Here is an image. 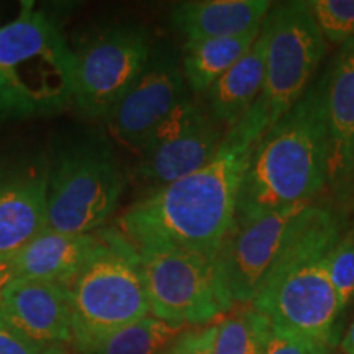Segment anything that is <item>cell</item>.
<instances>
[{
    "instance_id": "6da1fadb",
    "label": "cell",
    "mask_w": 354,
    "mask_h": 354,
    "mask_svg": "<svg viewBox=\"0 0 354 354\" xmlns=\"http://www.w3.org/2000/svg\"><path fill=\"white\" fill-rule=\"evenodd\" d=\"M258 141L233 127L214 161L131 203L117 230L138 251L179 250L216 261Z\"/></svg>"
},
{
    "instance_id": "7a4b0ae2",
    "label": "cell",
    "mask_w": 354,
    "mask_h": 354,
    "mask_svg": "<svg viewBox=\"0 0 354 354\" xmlns=\"http://www.w3.org/2000/svg\"><path fill=\"white\" fill-rule=\"evenodd\" d=\"M325 74L254 145L243 176L236 215L250 218L310 203L326 189Z\"/></svg>"
},
{
    "instance_id": "3957f363",
    "label": "cell",
    "mask_w": 354,
    "mask_h": 354,
    "mask_svg": "<svg viewBox=\"0 0 354 354\" xmlns=\"http://www.w3.org/2000/svg\"><path fill=\"white\" fill-rule=\"evenodd\" d=\"M339 234L335 212L313 203L251 307L277 328L330 348L342 305L325 258Z\"/></svg>"
},
{
    "instance_id": "277c9868",
    "label": "cell",
    "mask_w": 354,
    "mask_h": 354,
    "mask_svg": "<svg viewBox=\"0 0 354 354\" xmlns=\"http://www.w3.org/2000/svg\"><path fill=\"white\" fill-rule=\"evenodd\" d=\"M74 100V51L50 17L24 2L0 28V117L55 113Z\"/></svg>"
},
{
    "instance_id": "5b68a950",
    "label": "cell",
    "mask_w": 354,
    "mask_h": 354,
    "mask_svg": "<svg viewBox=\"0 0 354 354\" xmlns=\"http://www.w3.org/2000/svg\"><path fill=\"white\" fill-rule=\"evenodd\" d=\"M64 289L73 312V346L81 354L151 315L138 251L118 230L100 232L99 246Z\"/></svg>"
},
{
    "instance_id": "8992f818",
    "label": "cell",
    "mask_w": 354,
    "mask_h": 354,
    "mask_svg": "<svg viewBox=\"0 0 354 354\" xmlns=\"http://www.w3.org/2000/svg\"><path fill=\"white\" fill-rule=\"evenodd\" d=\"M264 86L243 120L246 133L259 140L281 120L315 81L326 53V41L312 12L302 0L276 3L264 19Z\"/></svg>"
},
{
    "instance_id": "52a82bcc",
    "label": "cell",
    "mask_w": 354,
    "mask_h": 354,
    "mask_svg": "<svg viewBox=\"0 0 354 354\" xmlns=\"http://www.w3.org/2000/svg\"><path fill=\"white\" fill-rule=\"evenodd\" d=\"M138 256L153 317L197 328L234 307L216 261L179 250H141Z\"/></svg>"
},
{
    "instance_id": "ba28073f",
    "label": "cell",
    "mask_w": 354,
    "mask_h": 354,
    "mask_svg": "<svg viewBox=\"0 0 354 354\" xmlns=\"http://www.w3.org/2000/svg\"><path fill=\"white\" fill-rule=\"evenodd\" d=\"M125 177L109 149L79 146L66 151L48 177V228L95 233L117 209Z\"/></svg>"
},
{
    "instance_id": "9c48e42d",
    "label": "cell",
    "mask_w": 354,
    "mask_h": 354,
    "mask_svg": "<svg viewBox=\"0 0 354 354\" xmlns=\"http://www.w3.org/2000/svg\"><path fill=\"white\" fill-rule=\"evenodd\" d=\"M225 135L209 110L187 97L141 143L136 179L148 194L183 179L214 161Z\"/></svg>"
},
{
    "instance_id": "30bf717a",
    "label": "cell",
    "mask_w": 354,
    "mask_h": 354,
    "mask_svg": "<svg viewBox=\"0 0 354 354\" xmlns=\"http://www.w3.org/2000/svg\"><path fill=\"white\" fill-rule=\"evenodd\" d=\"M148 33L118 26L74 53V100L91 117H107L151 56Z\"/></svg>"
},
{
    "instance_id": "8fae6325",
    "label": "cell",
    "mask_w": 354,
    "mask_h": 354,
    "mask_svg": "<svg viewBox=\"0 0 354 354\" xmlns=\"http://www.w3.org/2000/svg\"><path fill=\"white\" fill-rule=\"evenodd\" d=\"M307 205L300 203L250 218L234 216L216 258L234 305L241 307L254 302L289 245L299 215Z\"/></svg>"
},
{
    "instance_id": "7c38bea8",
    "label": "cell",
    "mask_w": 354,
    "mask_h": 354,
    "mask_svg": "<svg viewBox=\"0 0 354 354\" xmlns=\"http://www.w3.org/2000/svg\"><path fill=\"white\" fill-rule=\"evenodd\" d=\"M185 99L183 66L167 53H151L138 79L105 117L109 130L120 143L140 149L146 136Z\"/></svg>"
},
{
    "instance_id": "4fadbf2b",
    "label": "cell",
    "mask_w": 354,
    "mask_h": 354,
    "mask_svg": "<svg viewBox=\"0 0 354 354\" xmlns=\"http://www.w3.org/2000/svg\"><path fill=\"white\" fill-rule=\"evenodd\" d=\"M325 74L328 162L326 187L336 202H354V39L336 51Z\"/></svg>"
},
{
    "instance_id": "5bb4252c",
    "label": "cell",
    "mask_w": 354,
    "mask_h": 354,
    "mask_svg": "<svg viewBox=\"0 0 354 354\" xmlns=\"http://www.w3.org/2000/svg\"><path fill=\"white\" fill-rule=\"evenodd\" d=\"M0 315L41 346L73 344V312L63 286L13 279L0 300Z\"/></svg>"
},
{
    "instance_id": "9a60e30c",
    "label": "cell",
    "mask_w": 354,
    "mask_h": 354,
    "mask_svg": "<svg viewBox=\"0 0 354 354\" xmlns=\"http://www.w3.org/2000/svg\"><path fill=\"white\" fill-rule=\"evenodd\" d=\"M48 228V177L38 171L0 179V263H10Z\"/></svg>"
},
{
    "instance_id": "2e32d148",
    "label": "cell",
    "mask_w": 354,
    "mask_h": 354,
    "mask_svg": "<svg viewBox=\"0 0 354 354\" xmlns=\"http://www.w3.org/2000/svg\"><path fill=\"white\" fill-rule=\"evenodd\" d=\"M100 243V232L61 233L46 228L12 261L15 279L66 287Z\"/></svg>"
},
{
    "instance_id": "e0dca14e",
    "label": "cell",
    "mask_w": 354,
    "mask_h": 354,
    "mask_svg": "<svg viewBox=\"0 0 354 354\" xmlns=\"http://www.w3.org/2000/svg\"><path fill=\"white\" fill-rule=\"evenodd\" d=\"M272 7L269 0H189L176 3L171 24L185 41L234 37L261 28Z\"/></svg>"
},
{
    "instance_id": "ac0fdd59",
    "label": "cell",
    "mask_w": 354,
    "mask_h": 354,
    "mask_svg": "<svg viewBox=\"0 0 354 354\" xmlns=\"http://www.w3.org/2000/svg\"><path fill=\"white\" fill-rule=\"evenodd\" d=\"M266 41L268 35L263 26L251 50L207 91V110L227 131L243 120L261 95L264 86Z\"/></svg>"
},
{
    "instance_id": "d6986e66",
    "label": "cell",
    "mask_w": 354,
    "mask_h": 354,
    "mask_svg": "<svg viewBox=\"0 0 354 354\" xmlns=\"http://www.w3.org/2000/svg\"><path fill=\"white\" fill-rule=\"evenodd\" d=\"M261 28L234 37L185 41L180 66L190 91L194 94H207V91L251 50Z\"/></svg>"
},
{
    "instance_id": "ffe728a7",
    "label": "cell",
    "mask_w": 354,
    "mask_h": 354,
    "mask_svg": "<svg viewBox=\"0 0 354 354\" xmlns=\"http://www.w3.org/2000/svg\"><path fill=\"white\" fill-rule=\"evenodd\" d=\"M187 328L148 315L107 336L91 354H165Z\"/></svg>"
},
{
    "instance_id": "44dd1931",
    "label": "cell",
    "mask_w": 354,
    "mask_h": 354,
    "mask_svg": "<svg viewBox=\"0 0 354 354\" xmlns=\"http://www.w3.org/2000/svg\"><path fill=\"white\" fill-rule=\"evenodd\" d=\"M271 326L258 310L241 305L216 323L214 354H266Z\"/></svg>"
},
{
    "instance_id": "7402d4cb",
    "label": "cell",
    "mask_w": 354,
    "mask_h": 354,
    "mask_svg": "<svg viewBox=\"0 0 354 354\" xmlns=\"http://www.w3.org/2000/svg\"><path fill=\"white\" fill-rule=\"evenodd\" d=\"M305 3L326 43L343 46L354 39V0H308Z\"/></svg>"
},
{
    "instance_id": "603a6c76",
    "label": "cell",
    "mask_w": 354,
    "mask_h": 354,
    "mask_svg": "<svg viewBox=\"0 0 354 354\" xmlns=\"http://www.w3.org/2000/svg\"><path fill=\"white\" fill-rule=\"evenodd\" d=\"M325 261L342 310L346 308L354 299V225L346 233L339 234Z\"/></svg>"
},
{
    "instance_id": "cb8c5ba5",
    "label": "cell",
    "mask_w": 354,
    "mask_h": 354,
    "mask_svg": "<svg viewBox=\"0 0 354 354\" xmlns=\"http://www.w3.org/2000/svg\"><path fill=\"white\" fill-rule=\"evenodd\" d=\"M323 349L328 348L274 325L271 326L266 344V354H320Z\"/></svg>"
},
{
    "instance_id": "d4e9b609",
    "label": "cell",
    "mask_w": 354,
    "mask_h": 354,
    "mask_svg": "<svg viewBox=\"0 0 354 354\" xmlns=\"http://www.w3.org/2000/svg\"><path fill=\"white\" fill-rule=\"evenodd\" d=\"M215 325L187 328L165 354H214L215 351Z\"/></svg>"
},
{
    "instance_id": "484cf974",
    "label": "cell",
    "mask_w": 354,
    "mask_h": 354,
    "mask_svg": "<svg viewBox=\"0 0 354 354\" xmlns=\"http://www.w3.org/2000/svg\"><path fill=\"white\" fill-rule=\"evenodd\" d=\"M41 348L0 315V354H38Z\"/></svg>"
},
{
    "instance_id": "4316f807",
    "label": "cell",
    "mask_w": 354,
    "mask_h": 354,
    "mask_svg": "<svg viewBox=\"0 0 354 354\" xmlns=\"http://www.w3.org/2000/svg\"><path fill=\"white\" fill-rule=\"evenodd\" d=\"M13 279H15V271H13L12 261L10 263H0V300H2L3 292Z\"/></svg>"
},
{
    "instance_id": "83f0119b",
    "label": "cell",
    "mask_w": 354,
    "mask_h": 354,
    "mask_svg": "<svg viewBox=\"0 0 354 354\" xmlns=\"http://www.w3.org/2000/svg\"><path fill=\"white\" fill-rule=\"evenodd\" d=\"M38 354H81L73 344L68 343H51L39 349Z\"/></svg>"
},
{
    "instance_id": "f1b7e54d",
    "label": "cell",
    "mask_w": 354,
    "mask_h": 354,
    "mask_svg": "<svg viewBox=\"0 0 354 354\" xmlns=\"http://www.w3.org/2000/svg\"><path fill=\"white\" fill-rule=\"evenodd\" d=\"M339 346H342V351L344 354H354V322L349 325V328L346 333H344Z\"/></svg>"
},
{
    "instance_id": "f546056e",
    "label": "cell",
    "mask_w": 354,
    "mask_h": 354,
    "mask_svg": "<svg viewBox=\"0 0 354 354\" xmlns=\"http://www.w3.org/2000/svg\"><path fill=\"white\" fill-rule=\"evenodd\" d=\"M320 354H330V353H328V349H323V351H322Z\"/></svg>"
}]
</instances>
